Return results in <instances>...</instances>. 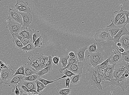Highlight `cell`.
<instances>
[{
    "mask_svg": "<svg viewBox=\"0 0 129 95\" xmlns=\"http://www.w3.org/2000/svg\"><path fill=\"white\" fill-rule=\"evenodd\" d=\"M13 41L14 45L17 48L21 50V49L24 47L22 43L18 38H13Z\"/></svg>",
    "mask_w": 129,
    "mask_h": 95,
    "instance_id": "cell-34",
    "label": "cell"
},
{
    "mask_svg": "<svg viewBox=\"0 0 129 95\" xmlns=\"http://www.w3.org/2000/svg\"><path fill=\"white\" fill-rule=\"evenodd\" d=\"M124 65V69L120 77L114 78L109 82V85L112 86H119L124 91L129 87V64L121 62Z\"/></svg>",
    "mask_w": 129,
    "mask_h": 95,
    "instance_id": "cell-1",
    "label": "cell"
},
{
    "mask_svg": "<svg viewBox=\"0 0 129 95\" xmlns=\"http://www.w3.org/2000/svg\"><path fill=\"white\" fill-rule=\"evenodd\" d=\"M35 30L30 29L29 27H27L26 28H21L18 34V35L33 40V35Z\"/></svg>",
    "mask_w": 129,
    "mask_h": 95,
    "instance_id": "cell-13",
    "label": "cell"
},
{
    "mask_svg": "<svg viewBox=\"0 0 129 95\" xmlns=\"http://www.w3.org/2000/svg\"><path fill=\"white\" fill-rule=\"evenodd\" d=\"M108 59H107L102 63L96 66L98 68L106 69L109 64Z\"/></svg>",
    "mask_w": 129,
    "mask_h": 95,
    "instance_id": "cell-38",
    "label": "cell"
},
{
    "mask_svg": "<svg viewBox=\"0 0 129 95\" xmlns=\"http://www.w3.org/2000/svg\"><path fill=\"white\" fill-rule=\"evenodd\" d=\"M29 91L30 93L34 94H36L37 92V90L33 89H30Z\"/></svg>",
    "mask_w": 129,
    "mask_h": 95,
    "instance_id": "cell-53",
    "label": "cell"
},
{
    "mask_svg": "<svg viewBox=\"0 0 129 95\" xmlns=\"http://www.w3.org/2000/svg\"><path fill=\"white\" fill-rule=\"evenodd\" d=\"M42 40L43 39L42 36L41 35L39 38L35 42L34 44L35 48L41 47V45L42 44Z\"/></svg>",
    "mask_w": 129,
    "mask_h": 95,
    "instance_id": "cell-39",
    "label": "cell"
},
{
    "mask_svg": "<svg viewBox=\"0 0 129 95\" xmlns=\"http://www.w3.org/2000/svg\"><path fill=\"white\" fill-rule=\"evenodd\" d=\"M87 46L80 48L78 50L75 54L77 56L79 62L86 63L85 58V51L87 49Z\"/></svg>",
    "mask_w": 129,
    "mask_h": 95,
    "instance_id": "cell-16",
    "label": "cell"
},
{
    "mask_svg": "<svg viewBox=\"0 0 129 95\" xmlns=\"http://www.w3.org/2000/svg\"><path fill=\"white\" fill-rule=\"evenodd\" d=\"M25 76V75H13L12 76L10 81L7 84L9 86H11L13 88L12 90L13 92H14L16 86L18 88L23 84Z\"/></svg>",
    "mask_w": 129,
    "mask_h": 95,
    "instance_id": "cell-5",
    "label": "cell"
},
{
    "mask_svg": "<svg viewBox=\"0 0 129 95\" xmlns=\"http://www.w3.org/2000/svg\"><path fill=\"white\" fill-rule=\"evenodd\" d=\"M93 70L95 73L103 76L105 72V69L98 68L96 66L94 67Z\"/></svg>",
    "mask_w": 129,
    "mask_h": 95,
    "instance_id": "cell-37",
    "label": "cell"
},
{
    "mask_svg": "<svg viewBox=\"0 0 129 95\" xmlns=\"http://www.w3.org/2000/svg\"><path fill=\"white\" fill-rule=\"evenodd\" d=\"M7 13L8 16L7 18L9 20H12L23 25V20L22 16L19 12L10 8Z\"/></svg>",
    "mask_w": 129,
    "mask_h": 95,
    "instance_id": "cell-7",
    "label": "cell"
},
{
    "mask_svg": "<svg viewBox=\"0 0 129 95\" xmlns=\"http://www.w3.org/2000/svg\"><path fill=\"white\" fill-rule=\"evenodd\" d=\"M63 73L64 75H66L68 77L70 78H71L72 76L75 75L68 69L64 70Z\"/></svg>",
    "mask_w": 129,
    "mask_h": 95,
    "instance_id": "cell-43",
    "label": "cell"
},
{
    "mask_svg": "<svg viewBox=\"0 0 129 95\" xmlns=\"http://www.w3.org/2000/svg\"><path fill=\"white\" fill-rule=\"evenodd\" d=\"M20 92V95H29L28 94L24 92L22 90H19Z\"/></svg>",
    "mask_w": 129,
    "mask_h": 95,
    "instance_id": "cell-54",
    "label": "cell"
},
{
    "mask_svg": "<svg viewBox=\"0 0 129 95\" xmlns=\"http://www.w3.org/2000/svg\"></svg>",
    "mask_w": 129,
    "mask_h": 95,
    "instance_id": "cell-59",
    "label": "cell"
},
{
    "mask_svg": "<svg viewBox=\"0 0 129 95\" xmlns=\"http://www.w3.org/2000/svg\"><path fill=\"white\" fill-rule=\"evenodd\" d=\"M24 71V65L21 66L17 70H15V73L14 75H25Z\"/></svg>",
    "mask_w": 129,
    "mask_h": 95,
    "instance_id": "cell-36",
    "label": "cell"
},
{
    "mask_svg": "<svg viewBox=\"0 0 129 95\" xmlns=\"http://www.w3.org/2000/svg\"><path fill=\"white\" fill-rule=\"evenodd\" d=\"M41 35L39 32V31H37L36 30H35L34 31L33 33V43L34 44L36 41L37 39Z\"/></svg>",
    "mask_w": 129,
    "mask_h": 95,
    "instance_id": "cell-42",
    "label": "cell"
},
{
    "mask_svg": "<svg viewBox=\"0 0 129 95\" xmlns=\"http://www.w3.org/2000/svg\"><path fill=\"white\" fill-rule=\"evenodd\" d=\"M44 55L43 54H40L38 53H35L31 57H29L28 58L29 61L27 62L29 63L36 62L41 67L42 64L41 62V59L43 55Z\"/></svg>",
    "mask_w": 129,
    "mask_h": 95,
    "instance_id": "cell-15",
    "label": "cell"
},
{
    "mask_svg": "<svg viewBox=\"0 0 129 95\" xmlns=\"http://www.w3.org/2000/svg\"><path fill=\"white\" fill-rule=\"evenodd\" d=\"M1 1H0V2H1Z\"/></svg>",
    "mask_w": 129,
    "mask_h": 95,
    "instance_id": "cell-58",
    "label": "cell"
},
{
    "mask_svg": "<svg viewBox=\"0 0 129 95\" xmlns=\"http://www.w3.org/2000/svg\"><path fill=\"white\" fill-rule=\"evenodd\" d=\"M2 69L1 68H0V84H2V79L1 77V71Z\"/></svg>",
    "mask_w": 129,
    "mask_h": 95,
    "instance_id": "cell-56",
    "label": "cell"
},
{
    "mask_svg": "<svg viewBox=\"0 0 129 95\" xmlns=\"http://www.w3.org/2000/svg\"><path fill=\"white\" fill-rule=\"evenodd\" d=\"M115 65H110L109 64L108 67L105 69V71L108 72L110 74L113 75Z\"/></svg>",
    "mask_w": 129,
    "mask_h": 95,
    "instance_id": "cell-40",
    "label": "cell"
},
{
    "mask_svg": "<svg viewBox=\"0 0 129 95\" xmlns=\"http://www.w3.org/2000/svg\"><path fill=\"white\" fill-rule=\"evenodd\" d=\"M33 95H41V94H34Z\"/></svg>",
    "mask_w": 129,
    "mask_h": 95,
    "instance_id": "cell-57",
    "label": "cell"
},
{
    "mask_svg": "<svg viewBox=\"0 0 129 95\" xmlns=\"http://www.w3.org/2000/svg\"><path fill=\"white\" fill-rule=\"evenodd\" d=\"M97 43L95 42L91 44L87 47L88 53L91 54L97 53L98 49L97 48Z\"/></svg>",
    "mask_w": 129,
    "mask_h": 95,
    "instance_id": "cell-28",
    "label": "cell"
},
{
    "mask_svg": "<svg viewBox=\"0 0 129 95\" xmlns=\"http://www.w3.org/2000/svg\"><path fill=\"white\" fill-rule=\"evenodd\" d=\"M35 48L34 44L33 42H31L22 48L21 50L27 53L28 52L33 51Z\"/></svg>",
    "mask_w": 129,
    "mask_h": 95,
    "instance_id": "cell-31",
    "label": "cell"
},
{
    "mask_svg": "<svg viewBox=\"0 0 129 95\" xmlns=\"http://www.w3.org/2000/svg\"><path fill=\"white\" fill-rule=\"evenodd\" d=\"M129 35V32L125 27L120 29L116 35L113 38V41L116 44L119 42V40L124 35Z\"/></svg>",
    "mask_w": 129,
    "mask_h": 95,
    "instance_id": "cell-14",
    "label": "cell"
},
{
    "mask_svg": "<svg viewBox=\"0 0 129 95\" xmlns=\"http://www.w3.org/2000/svg\"><path fill=\"white\" fill-rule=\"evenodd\" d=\"M8 68L7 66L2 61L0 60V68L2 69L7 68Z\"/></svg>",
    "mask_w": 129,
    "mask_h": 95,
    "instance_id": "cell-47",
    "label": "cell"
},
{
    "mask_svg": "<svg viewBox=\"0 0 129 95\" xmlns=\"http://www.w3.org/2000/svg\"><path fill=\"white\" fill-rule=\"evenodd\" d=\"M111 52V55L108 57V61L110 65H115L116 64L121 63L122 62V56L121 54L116 53L114 50Z\"/></svg>",
    "mask_w": 129,
    "mask_h": 95,
    "instance_id": "cell-10",
    "label": "cell"
},
{
    "mask_svg": "<svg viewBox=\"0 0 129 95\" xmlns=\"http://www.w3.org/2000/svg\"><path fill=\"white\" fill-rule=\"evenodd\" d=\"M53 66H48L46 68L40 70L37 72L36 74L38 75L39 77H41L45 75L50 73L53 69Z\"/></svg>",
    "mask_w": 129,
    "mask_h": 95,
    "instance_id": "cell-21",
    "label": "cell"
},
{
    "mask_svg": "<svg viewBox=\"0 0 129 95\" xmlns=\"http://www.w3.org/2000/svg\"><path fill=\"white\" fill-rule=\"evenodd\" d=\"M84 67V63L79 62L73 64L68 69L75 75L82 73V69Z\"/></svg>",
    "mask_w": 129,
    "mask_h": 95,
    "instance_id": "cell-11",
    "label": "cell"
},
{
    "mask_svg": "<svg viewBox=\"0 0 129 95\" xmlns=\"http://www.w3.org/2000/svg\"><path fill=\"white\" fill-rule=\"evenodd\" d=\"M17 38L20 40L21 42L22 43L24 46H25L30 43H33V41L29 39L24 37L21 36L19 35L18 36Z\"/></svg>",
    "mask_w": 129,
    "mask_h": 95,
    "instance_id": "cell-30",
    "label": "cell"
},
{
    "mask_svg": "<svg viewBox=\"0 0 129 95\" xmlns=\"http://www.w3.org/2000/svg\"><path fill=\"white\" fill-rule=\"evenodd\" d=\"M82 76L80 74L75 75L72 76L71 77V83L73 85L77 84L80 82Z\"/></svg>",
    "mask_w": 129,
    "mask_h": 95,
    "instance_id": "cell-27",
    "label": "cell"
},
{
    "mask_svg": "<svg viewBox=\"0 0 129 95\" xmlns=\"http://www.w3.org/2000/svg\"><path fill=\"white\" fill-rule=\"evenodd\" d=\"M54 57V55L52 56H49V59L47 64V66H52L53 64V58Z\"/></svg>",
    "mask_w": 129,
    "mask_h": 95,
    "instance_id": "cell-45",
    "label": "cell"
},
{
    "mask_svg": "<svg viewBox=\"0 0 129 95\" xmlns=\"http://www.w3.org/2000/svg\"><path fill=\"white\" fill-rule=\"evenodd\" d=\"M28 3L22 0H18L15 5V10L19 13H30V9L28 7Z\"/></svg>",
    "mask_w": 129,
    "mask_h": 95,
    "instance_id": "cell-9",
    "label": "cell"
},
{
    "mask_svg": "<svg viewBox=\"0 0 129 95\" xmlns=\"http://www.w3.org/2000/svg\"><path fill=\"white\" fill-rule=\"evenodd\" d=\"M67 77H67V76L66 75H64L63 76H62V77L58 78V79H57L56 80H55L52 81H48L47 80L41 77H38L37 79L38 80L42 82V83L45 86H47V85L48 84L51 83H53V82L55 81L59 80L61 79L65 78H67Z\"/></svg>",
    "mask_w": 129,
    "mask_h": 95,
    "instance_id": "cell-25",
    "label": "cell"
},
{
    "mask_svg": "<svg viewBox=\"0 0 129 95\" xmlns=\"http://www.w3.org/2000/svg\"><path fill=\"white\" fill-rule=\"evenodd\" d=\"M18 88L19 90H21L23 91L24 92L28 94L29 95H33L35 94H34L30 93L28 89L27 88L25 85H24L22 84L21 85V87Z\"/></svg>",
    "mask_w": 129,
    "mask_h": 95,
    "instance_id": "cell-41",
    "label": "cell"
},
{
    "mask_svg": "<svg viewBox=\"0 0 129 95\" xmlns=\"http://www.w3.org/2000/svg\"><path fill=\"white\" fill-rule=\"evenodd\" d=\"M68 56L70 57V59H74L76 57V55L74 52L71 51L69 53Z\"/></svg>",
    "mask_w": 129,
    "mask_h": 95,
    "instance_id": "cell-49",
    "label": "cell"
},
{
    "mask_svg": "<svg viewBox=\"0 0 129 95\" xmlns=\"http://www.w3.org/2000/svg\"><path fill=\"white\" fill-rule=\"evenodd\" d=\"M24 66V74L25 76H29L33 75L36 74V70L28 64Z\"/></svg>",
    "mask_w": 129,
    "mask_h": 95,
    "instance_id": "cell-20",
    "label": "cell"
},
{
    "mask_svg": "<svg viewBox=\"0 0 129 95\" xmlns=\"http://www.w3.org/2000/svg\"><path fill=\"white\" fill-rule=\"evenodd\" d=\"M127 19L125 15H124L118 21L116 24V26L121 29L124 27L127 24L126 23Z\"/></svg>",
    "mask_w": 129,
    "mask_h": 95,
    "instance_id": "cell-24",
    "label": "cell"
},
{
    "mask_svg": "<svg viewBox=\"0 0 129 95\" xmlns=\"http://www.w3.org/2000/svg\"><path fill=\"white\" fill-rule=\"evenodd\" d=\"M76 57L74 59H71L69 58L68 60V64L66 67L63 68H60L59 69V71L60 73L63 72L64 70L66 69H68L73 64L77 63L78 61V57L76 55Z\"/></svg>",
    "mask_w": 129,
    "mask_h": 95,
    "instance_id": "cell-22",
    "label": "cell"
},
{
    "mask_svg": "<svg viewBox=\"0 0 129 95\" xmlns=\"http://www.w3.org/2000/svg\"><path fill=\"white\" fill-rule=\"evenodd\" d=\"M46 87L47 86H45L44 85L37 87V92L36 94H38L39 93L42 92Z\"/></svg>",
    "mask_w": 129,
    "mask_h": 95,
    "instance_id": "cell-44",
    "label": "cell"
},
{
    "mask_svg": "<svg viewBox=\"0 0 129 95\" xmlns=\"http://www.w3.org/2000/svg\"><path fill=\"white\" fill-rule=\"evenodd\" d=\"M14 73V70L12 69L7 68L2 69L1 73V77L2 84H7L10 80Z\"/></svg>",
    "mask_w": 129,
    "mask_h": 95,
    "instance_id": "cell-8",
    "label": "cell"
},
{
    "mask_svg": "<svg viewBox=\"0 0 129 95\" xmlns=\"http://www.w3.org/2000/svg\"><path fill=\"white\" fill-rule=\"evenodd\" d=\"M72 89V88L61 89L57 91L59 95H70Z\"/></svg>",
    "mask_w": 129,
    "mask_h": 95,
    "instance_id": "cell-29",
    "label": "cell"
},
{
    "mask_svg": "<svg viewBox=\"0 0 129 95\" xmlns=\"http://www.w3.org/2000/svg\"><path fill=\"white\" fill-rule=\"evenodd\" d=\"M66 81V87H68L69 88L70 84L71 81L70 78L68 77L67 79L64 80Z\"/></svg>",
    "mask_w": 129,
    "mask_h": 95,
    "instance_id": "cell-50",
    "label": "cell"
},
{
    "mask_svg": "<svg viewBox=\"0 0 129 95\" xmlns=\"http://www.w3.org/2000/svg\"><path fill=\"white\" fill-rule=\"evenodd\" d=\"M94 37L95 40L98 42L113 41V38L110 35L109 30L107 27L98 29Z\"/></svg>",
    "mask_w": 129,
    "mask_h": 95,
    "instance_id": "cell-2",
    "label": "cell"
},
{
    "mask_svg": "<svg viewBox=\"0 0 129 95\" xmlns=\"http://www.w3.org/2000/svg\"><path fill=\"white\" fill-rule=\"evenodd\" d=\"M121 54L122 56V62L129 64V50L125 51L124 53Z\"/></svg>",
    "mask_w": 129,
    "mask_h": 95,
    "instance_id": "cell-32",
    "label": "cell"
},
{
    "mask_svg": "<svg viewBox=\"0 0 129 95\" xmlns=\"http://www.w3.org/2000/svg\"><path fill=\"white\" fill-rule=\"evenodd\" d=\"M114 78L113 75L110 74L108 72L105 71L103 75V81H111L112 79Z\"/></svg>",
    "mask_w": 129,
    "mask_h": 95,
    "instance_id": "cell-33",
    "label": "cell"
},
{
    "mask_svg": "<svg viewBox=\"0 0 129 95\" xmlns=\"http://www.w3.org/2000/svg\"><path fill=\"white\" fill-rule=\"evenodd\" d=\"M107 27L109 30L110 35L113 38L121 29L113 22L110 25L107 26Z\"/></svg>",
    "mask_w": 129,
    "mask_h": 95,
    "instance_id": "cell-19",
    "label": "cell"
},
{
    "mask_svg": "<svg viewBox=\"0 0 129 95\" xmlns=\"http://www.w3.org/2000/svg\"><path fill=\"white\" fill-rule=\"evenodd\" d=\"M6 28L10 30L13 38H17L18 34L22 28V25L14 21L10 20L6 26Z\"/></svg>",
    "mask_w": 129,
    "mask_h": 95,
    "instance_id": "cell-4",
    "label": "cell"
},
{
    "mask_svg": "<svg viewBox=\"0 0 129 95\" xmlns=\"http://www.w3.org/2000/svg\"><path fill=\"white\" fill-rule=\"evenodd\" d=\"M60 60V57L59 56L58 57H54L53 58V62L55 64L57 65H59L58 63Z\"/></svg>",
    "mask_w": 129,
    "mask_h": 95,
    "instance_id": "cell-46",
    "label": "cell"
},
{
    "mask_svg": "<svg viewBox=\"0 0 129 95\" xmlns=\"http://www.w3.org/2000/svg\"><path fill=\"white\" fill-rule=\"evenodd\" d=\"M124 13L126 18V23L127 24H129V11L124 10Z\"/></svg>",
    "mask_w": 129,
    "mask_h": 95,
    "instance_id": "cell-48",
    "label": "cell"
},
{
    "mask_svg": "<svg viewBox=\"0 0 129 95\" xmlns=\"http://www.w3.org/2000/svg\"><path fill=\"white\" fill-rule=\"evenodd\" d=\"M89 65H91L94 67L105 61L103 55L99 52L91 54L87 57Z\"/></svg>",
    "mask_w": 129,
    "mask_h": 95,
    "instance_id": "cell-3",
    "label": "cell"
},
{
    "mask_svg": "<svg viewBox=\"0 0 129 95\" xmlns=\"http://www.w3.org/2000/svg\"><path fill=\"white\" fill-rule=\"evenodd\" d=\"M38 78L37 74L33 75L31 76H25L24 78V81H35Z\"/></svg>",
    "mask_w": 129,
    "mask_h": 95,
    "instance_id": "cell-35",
    "label": "cell"
},
{
    "mask_svg": "<svg viewBox=\"0 0 129 95\" xmlns=\"http://www.w3.org/2000/svg\"><path fill=\"white\" fill-rule=\"evenodd\" d=\"M23 85L30 89H33L37 90V86L35 81H24L23 82Z\"/></svg>",
    "mask_w": 129,
    "mask_h": 95,
    "instance_id": "cell-23",
    "label": "cell"
},
{
    "mask_svg": "<svg viewBox=\"0 0 129 95\" xmlns=\"http://www.w3.org/2000/svg\"><path fill=\"white\" fill-rule=\"evenodd\" d=\"M117 46L119 47H120L122 46V44L121 43L119 42L116 44Z\"/></svg>",
    "mask_w": 129,
    "mask_h": 95,
    "instance_id": "cell-55",
    "label": "cell"
},
{
    "mask_svg": "<svg viewBox=\"0 0 129 95\" xmlns=\"http://www.w3.org/2000/svg\"><path fill=\"white\" fill-rule=\"evenodd\" d=\"M94 67L88 69L86 72L85 75L87 80L91 86L94 88H98L97 76L94 71Z\"/></svg>",
    "mask_w": 129,
    "mask_h": 95,
    "instance_id": "cell-6",
    "label": "cell"
},
{
    "mask_svg": "<svg viewBox=\"0 0 129 95\" xmlns=\"http://www.w3.org/2000/svg\"><path fill=\"white\" fill-rule=\"evenodd\" d=\"M19 13L22 16L23 20L22 28H26L29 27V25L33 21L32 15L30 13Z\"/></svg>",
    "mask_w": 129,
    "mask_h": 95,
    "instance_id": "cell-12",
    "label": "cell"
},
{
    "mask_svg": "<svg viewBox=\"0 0 129 95\" xmlns=\"http://www.w3.org/2000/svg\"><path fill=\"white\" fill-rule=\"evenodd\" d=\"M119 42L121 43L122 47L125 51L129 50V35L122 36L119 39Z\"/></svg>",
    "mask_w": 129,
    "mask_h": 95,
    "instance_id": "cell-18",
    "label": "cell"
},
{
    "mask_svg": "<svg viewBox=\"0 0 129 95\" xmlns=\"http://www.w3.org/2000/svg\"><path fill=\"white\" fill-rule=\"evenodd\" d=\"M14 94L16 95H20V91L17 86H16V89H15L14 92Z\"/></svg>",
    "mask_w": 129,
    "mask_h": 95,
    "instance_id": "cell-52",
    "label": "cell"
},
{
    "mask_svg": "<svg viewBox=\"0 0 129 95\" xmlns=\"http://www.w3.org/2000/svg\"><path fill=\"white\" fill-rule=\"evenodd\" d=\"M70 58L69 56H63L60 58L59 62L62 64L61 68H63L66 67L68 64V60Z\"/></svg>",
    "mask_w": 129,
    "mask_h": 95,
    "instance_id": "cell-26",
    "label": "cell"
},
{
    "mask_svg": "<svg viewBox=\"0 0 129 95\" xmlns=\"http://www.w3.org/2000/svg\"><path fill=\"white\" fill-rule=\"evenodd\" d=\"M35 82L37 86V87L41 86L44 85L42 82L38 80L37 79Z\"/></svg>",
    "mask_w": 129,
    "mask_h": 95,
    "instance_id": "cell-51",
    "label": "cell"
},
{
    "mask_svg": "<svg viewBox=\"0 0 129 95\" xmlns=\"http://www.w3.org/2000/svg\"><path fill=\"white\" fill-rule=\"evenodd\" d=\"M114 13L115 14V16H113L111 21L115 25H116L119 20L124 15V10L123 8L122 7L120 11H115L114 12Z\"/></svg>",
    "mask_w": 129,
    "mask_h": 95,
    "instance_id": "cell-17",
    "label": "cell"
}]
</instances>
